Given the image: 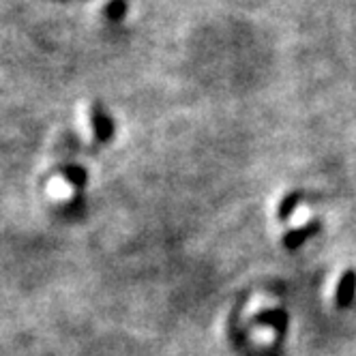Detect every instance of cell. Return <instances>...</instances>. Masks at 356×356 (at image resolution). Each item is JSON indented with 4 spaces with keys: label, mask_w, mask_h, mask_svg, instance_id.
Here are the masks:
<instances>
[{
    "label": "cell",
    "mask_w": 356,
    "mask_h": 356,
    "mask_svg": "<svg viewBox=\"0 0 356 356\" xmlns=\"http://www.w3.org/2000/svg\"><path fill=\"white\" fill-rule=\"evenodd\" d=\"M294 207H296V197H294V195H288V197L282 202V207H279V219H288V217L292 215Z\"/></svg>",
    "instance_id": "obj_2"
},
{
    "label": "cell",
    "mask_w": 356,
    "mask_h": 356,
    "mask_svg": "<svg viewBox=\"0 0 356 356\" xmlns=\"http://www.w3.org/2000/svg\"><path fill=\"white\" fill-rule=\"evenodd\" d=\"M314 230H316V225H307V227H300V230H292V232L286 234L284 245L290 247V249H294V247H298L305 238H309V236L314 234Z\"/></svg>",
    "instance_id": "obj_1"
}]
</instances>
